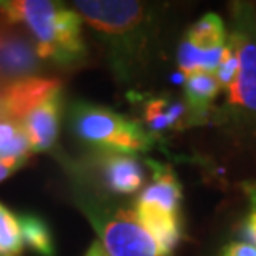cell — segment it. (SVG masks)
<instances>
[{
  "instance_id": "obj_8",
  "label": "cell",
  "mask_w": 256,
  "mask_h": 256,
  "mask_svg": "<svg viewBox=\"0 0 256 256\" xmlns=\"http://www.w3.org/2000/svg\"><path fill=\"white\" fill-rule=\"evenodd\" d=\"M42 60L32 37L0 27V86L35 76Z\"/></svg>"
},
{
  "instance_id": "obj_21",
  "label": "cell",
  "mask_w": 256,
  "mask_h": 256,
  "mask_svg": "<svg viewBox=\"0 0 256 256\" xmlns=\"http://www.w3.org/2000/svg\"><path fill=\"white\" fill-rule=\"evenodd\" d=\"M220 256H256V248L242 242H232L223 246Z\"/></svg>"
},
{
  "instance_id": "obj_3",
  "label": "cell",
  "mask_w": 256,
  "mask_h": 256,
  "mask_svg": "<svg viewBox=\"0 0 256 256\" xmlns=\"http://www.w3.org/2000/svg\"><path fill=\"white\" fill-rule=\"evenodd\" d=\"M230 15L228 42L240 66L223 110L228 120L256 133V7L252 2H233Z\"/></svg>"
},
{
  "instance_id": "obj_4",
  "label": "cell",
  "mask_w": 256,
  "mask_h": 256,
  "mask_svg": "<svg viewBox=\"0 0 256 256\" xmlns=\"http://www.w3.org/2000/svg\"><path fill=\"white\" fill-rule=\"evenodd\" d=\"M68 126L78 140L98 150L136 155L150 150L155 140L138 122L80 100L70 105Z\"/></svg>"
},
{
  "instance_id": "obj_18",
  "label": "cell",
  "mask_w": 256,
  "mask_h": 256,
  "mask_svg": "<svg viewBox=\"0 0 256 256\" xmlns=\"http://www.w3.org/2000/svg\"><path fill=\"white\" fill-rule=\"evenodd\" d=\"M24 236L14 212L0 202V256H22Z\"/></svg>"
},
{
  "instance_id": "obj_5",
  "label": "cell",
  "mask_w": 256,
  "mask_h": 256,
  "mask_svg": "<svg viewBox=\"0 0 256 256\" xmlns=\"http://www.w3.org/2000/svg\"><path fill=\"white\" fill-rule=\"evenodd\" d=\"M78 206L94 224L110 256H165L150 233L138 222L133 208L112 204L105 198L82 193Z\"/></svg>"
},
{
  "instance_id": "obj_7",
  "label": "cell",
  "mask_w": 256,
  "mask_h": 256,
  "mask_svg": "<svg viewBox=\"0 0 256 256\" xmlns=\"http://www.w3.org/2000/svg\"><path fill=\"white\" fill-rule=\"evenodd\" d=\"M62 90V82L52 76H28L0 86V118L22 122L45 98Z\"/></svg>"
},
{
  "instance_id": "obj_1",
  "label": "cell",
  "mask_w": 256,
  "mask_h": 256,
  "mask_svg": "<svg viewBox=\"0 0 256 256\" xmlns=\"http://www.w3.org/2000/svg\"><path fill=\"white\" fill-rule=\"evenodd\" d=\"M74 8L105 45L120 84H135L146 74L160 28L156 7L132 0H78Z\"/></svg>"
},
{
  "instance_id": "obj_17",
  "label": "cell",
  "mask_w": 256,
  "mask_h": 256,
  "mask_svg": "<svg viewBox=\"0 0 256 256\" xmlns=\"http://www.w3.org/2000/svg\"><path fill=\"white\" fill-rule=\"evenodd\" d=\"M224 48L226 47L212 50V52H203V50L194 48L186 40H183V44L180 45V50H178V68H180L183 76L190 75L193 72H200V70L216 74V70L220 68V64H222V60H223Z\"/></svg>"
},
{
  "instance_id": "obj_22",
  "label": "cell",
  "mask_w": 256,
  "mask_h": 256,
  "mask_svg": "<svg viewBox=\"0 0 256 256\" xmlns=\"http://www.w3.org/2000/svg\"><path fill=\"white\" fill-rule=\"evenodd\" d=\"M25 162L20 160H0V182L10 176L15 170H18L20 166H24Z\"/></svg>"
},
{
  "instance_id": "obj_11",
  "label": "cell",
  "mask_w": 256,
  "mask_h": 256,
  "mask_svg": "<svg viewBox=\"0 0 256 256\" xmlns=\"http://www.w3.org/2000/svg\"><path fill=\"white\" fill-rule=\"evenodd\" d=\"M138 222L142 226L150 233V236L155 240L160 252L165 256H170L178 246L183 234L182 218L180 214L170 213L166 210L150 206V204H138L133 206Z\"/></svg>"
},
{
  "instance_id": "obj_15",
  "label": "cell",
  "mask_w": 256,
  "mask_h": 256,
  "mask_svg": "<svg viewBox=\"0 0 256 256\" xmlns=\"http://www.w3.org/2000/svg\"><path fill=\"white\" fill-rule=\"evenodd\" d=\"M20 230H22L24 243L35 252L38 256H55L57 250H55V240L54 234L50 232L48 224L45 220L35 214H22L18 218Z\"/></svg>"
},
{
  "instance_id": "obj_6",
  "label": "cell",
  "mask_w": 256,
  "mask_h": 256,
  "mask_svg": "<svg viewBox=\"0 0 256 256\" xmlns=\"http://www.w3.org/2000/svg\"><path fill=\"white\" fill-rule=\"evenodd\" d=\"M78 172L86 183L105 194H133L145 182L143 166L136 155L98 148L80 162Z\"/></svg>"
},
{
  "instance_id": "obj_13",
  "label": "cell",
  "mask_w": 256,
  "mask_h": 256,
  "mask_svg": "<svg viewBox=\"0 0 256 256\" xmlns=\"http://www.w3.org/2000/svg\"><path fill=\"white\" fill-rule=\"evenodd\" d=\"M222 90V85L213 72H193L185 76V98L188 110L192 112L198 125L204 124L213 108V102Z\"/></svg>"
},
{
  "instance_id": "obj_2",
  "label": "cell",
  "mask_w": 256,
  "mask_h": 256,
  "mask_svg": "<svg viewBox=\"0 0 256 256\" xmlns=\"http://www.w3.org/2000/svg\"><path fill=\"white\" fill-rule=\"evenodd\" d=\"M0 14L7 24H24L30 30L42 62L72 66L85 60L84 18L75 8L50 0H10L0 2Z\"/></svg>"
},
{
  "instance_id": "obj_14",
  "label": "cell",
  "mask_w": 256,
  "mask_h": 256,
  "mask_svg": "<svg viewBox=\"0 0 256 256\" xmlns=\"http://www.w3.org/2000/svg\"><path fill=\"white\" fill-rule=\"evenodd\" d=\"M185 40L194 48L203 52H212L226 47L228 34L223 18L216 14H206L202 18L190 25Z\"/></svg>"
},
{
  "instance_id": "obj_23",
  "label": "cell",
  "mask_w": 256,
  "mask_h": 256,
  "mask_svg": "<svg viewBox=\"0 0 256 256\" xmlns=\"http://www.w3.org/2000/svg\"><path fill=\"white\" fill-rule=\"evenodd\" d=\"M85 256H110V254L105 252L104 244H102L100 242H94V243L90 244L88 252H86Z\"/></svg>"
},
{
  "instance_id": "obj_19",
  "label": "cell",
  "mask_w": 256,
  "mask_h": 256,
  "mask_svg": "<svg viewBox=\"0 0 256 256\" xmlns=\"http://www.w3.org/2000/svg\"><path fill=\"white\" fill-rule=\"evenodd\" d=\"M244 188H246V194L250 198V210L238 223L236 236L238 242L252 244L256 248V183L244 185Z\"/></svg>"
},
{
  "instance_id": "obj_20",
  "label": "cell",
  "mask_w": 256,
  "mask_h": 256,
  "mask_svg": "<svg viewBox=\"0 0 256 256\" xmlns=\"http://www.w3.org/2000/svg\"><path fill=\"white\" fill-rule=\"evenodd\" d=\"M238 57H236V52L234 48L232 47V44H226V48H224V54H223V60L220 64V68L216 70V78L222 85V90H230L236 80V75H238Z\"/></svg>"
},
{
  "instance_id": "obj_10",
  "label": "cell",
  "mask_w": 256,
  "mask_h": 256,
  "mask_svg": "<svg viewBox=\"0 0 256 256\" xmlns=\"http://www.w3.org/2000/svg\"><path fill=\"white\" fill-rule=\"evenodd\" d=\"M143 122L153 138L172 130L198 125L185 102L170 96H152L143 105Z\"/></svg>"
},
{
  "instance_id": "obj_16",
  "label": "cell",
  "mask_w": 256,
  "mask_h": 256,
  "mask_svg": "<svg viewBox=\"0 0 256 256\" xmlns=\"http://www.w3.org/2000/svg\"><path fill=\"white\" fill-rule=\"evenodd\" d=\"M30 142L22 124L0 118V160L27 162Z\"/></svg>"
},
{
  "instance_id": "obj_9",
  "label": "cell",
  "mask_w": 256,
  "mask_h": 256,
  "mask_svg": "<svg viewBox=\"0 0 256 256\" xmlns=\"http://www.w3.org/2000/svg\"><path fill=\"white\" fill-rule=\"evenodd\" d=\"M64 115L62 90L55 92L34 110H30L20 122L30 142L32 152H47L57 142L60 122Z\"/></svg>"
},
{
  "instance_id": "obj_12",
  "label": "cell",
  "mask_w": 256,
  "mask_h": 256,
  "mask_svg": "<svg viewBox=\"0 0 256 256\" xmlns=\"http://www.w3.org/2000/svg\"><path fill=\"white\" fill-rule=\"evenodd\" d=\"M148 166L152 168L153 176L152 183L143 190L135 203L138 204H150L170 213L180 214L182 204V185L176 175L170 166L162 165L155 160H148Z\"/></svg>"
}]
</instances>
